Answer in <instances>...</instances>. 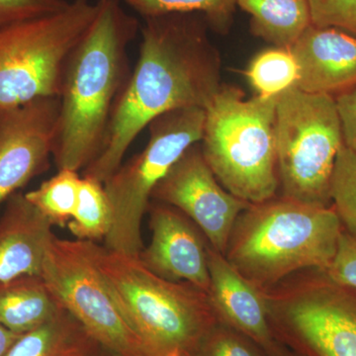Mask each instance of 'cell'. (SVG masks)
I'll return each mask as SVG.
<instances>
[{
  "label": "cell",
  "instance_id": "cell-4",
  "mask_svg": "<svg viewBox=\"0 0 356 356\" xmlns=\"http://www.w3.org/2000/svg\"><path fill=\"white\" fill-rule=\"evenodd\" d=\"M112 296L151 356L188 355L217 323L209 295L159 277L138 257L91 242Z\"/></svg>",
  "mask_w": 356,
  "mask_h": 356
},
{
  "label": "cell",
  "instance_id": "cell-5",
  "mask_svg": "<svg viewBox=\"0 0 356 356\" xmlns=\"http://www.w3.org/2000/svg\"><path fill=\"white\" fill-rule=\"evenodd\" d=\"M278 96L245 99L240 88L222 86L205 109L204 159L222 187L250 205L270 200L278 187Z\"/></svg>",
  "mask_w": 356,
  "mask_h": 356
},
{
  "label": "cell",
  "instance_id": "cell-27",
  "mask_svg": "<svg viewBox=\"0 0 356 356\" xmlns=\"http://www.w3.org/2000/svg\"><path fill=\"white\" fill-rule=\"evenodd\" d=\"M65 0H0V29L22 21L57 13L67 8Z\"/></svg>",
  "mask_w": 356,
  "mask_h": 356
},
{
  "label": "cell",
  "instance_id": "cell-10",
  "mask_svg": "<svg viewBox=\"0 0 356 356\" xmlns=\"http://www.w3.org/2000/svg\"><path fill=\"white\" fill-rule=\"evenodd\" d=\"M177 208L202 229L216 252H227L233 229L250 204L220 185L204 159L200 143L187 149L152 194Z\"/></svg>",
  "mask_w": 356,
  "mask_h": 356
},
{
  "label": "cell",
  "instance_id": "cell-6",
  "mask_svg": "<svg viewBox=\"0 0 356 356\" xmlns=\"http://www.w3.org/2000/svg\"><path fill=\"white\" fill-rule=\"evenodd\" d=\"M274 135L284 198L331 207L332 172L344 145L336 98L287 89L278 96Z\"/></svg>",
  "mask_w": 356,
  "mask_h": 356
},
{
  "label": "cell",
  "instance_id": "cell-31",
  "mask_svg": "<svg viewBox=\"0 0 356 356\" xmlns=\"http://www.w3.org/2000/svg\"><path fill=\"white\" fill-rule=\"evenodd\" d=\"M266 356H306L298 353H291L286 348H282L281 344L276 341L269 350H266Z\"/></svg>",
  "mask_w": 356,
  "mask_h": 356
},
{
  "label": "cell",
  "instance_id": "cell-24",
  "mask_svg": "<svg viewBox=\"0 0 356 356\" xmlns=\"http://www.w3.org/2000/svg\"><path fill=\"white\" fill-rule=\"evenodd\" d=\"M331 198L344 231L356 236V152L346 145L339 149L334 163Z\"/></svg>",
  "mask_w": 356,
  "mask_h": 356
},
{
  "label": "cell",
  "instance_id": "cell-28",
  "mask_svg": "<svg viewBox=\"0 0 356 356\" xmlns=\"http://www.w3.org/2000/svg\"><path fill=\"white\" fill-rule=\"evenodd\" d=\"M334 282L356 289V236L343 231L336 257L323 273Z\"/></svg>",
  "mask_w": 356,
  "mask_h": 356
},
{
  "label": "cell",
  "instance_id": "cell-8",
  "mask_svg": "<svg viewBox=\"0 0 356 356\" xmlns=\"http://www.w3.org/2000/svg\"><path fill=\"white\" fill-rule=\"evenodd\" d=\"M205 109L184 108L154 119L140 153L122 163L103 184L112 208L104 247L130 257L143 250L142 220L152 194L182 154L203 137Z\"/></svg>",
  "mask_w": 356,
  "mask_h": 356
},
{
  "label": "cell",
  "instance_id": "cell-12",
  "mask_svg": "<svg viewBox=\"0 0 356 356\" xmlns=\"http://www.w3.org/2000/svg\"><path fill=\"white\" fill-rule=\"evenodd\" d=\"M58 115V96L0 110V204L48 168Z\"/></svg>",
  "mask_w": 356,
  "mask_h": 356
},
{
  "label": "cell",
  "instance_id": "cell-19",
  "mask_svg": "<svg viewBox=\"0 0 356 356\" xmlns=\"http://www.w3.org/2000/svg\"><path fill=\"white\" fill-rule=\"evenodd\" d=\"M90 337L62 308L48 322L21 334L4 356H83L88 353L86 339Z\"/></svg>",
  "mask_w": 356,
  "mask_h": 356
},
{
  "label": "cell",
  "instance_id": "cell-1",
  "mask_svg": "<svg viewBox=\"0 0 356 356\" xmlns=\"http://www.w3.org/2000/svg\"><path fill=\"white\" fill-rule=\"evenodd\" d=\"M199 13L145 18L139 58L115 104L104 145L83 177L104 184L139 134L161 115L206 109L221 88V58Z\"/></svg>",
  "mask_w": 356,
  "mask_h": 356
},
{
  "label": "cell",
  "instance_id": "cell-9",
  "mask_svg": "<svg viewBox=\"0 0 356 356\" xmlns=\"http://www.w3.org/2000/svg\"><path fill=\"white\" fill-rule=\"evenodd\" d=\"M41 277L96 343L118 356H151L112 296L91 242L54 236Z\"/></svg>",
  "mask_w": 356,
  "mask_h": 356
},
{
  "label": "cell",
  "instance_id": "cell-15",
  "mask_svg": "<svg viewBox=\"0 0 356 356\" xmlns=\"http://www.w3.org/2000/svg\"><path fill=\"white\" fill-rule=\"evenodd\" d=\"M210 288L208 295L222 323L252 339L264 351L277 341L266 303L254 283L214 248H207Z\"/></svg>",
  "mask_w": 356,
  "mask_h": 356
},
{
  "label": "cell",
  "instance_id": "cell-14",
  "mask_svg": "<svg viewBox=\"0 0 356 356\" xmlns=\"http://www.w3.org/2000/svg\"><path fill=\"white\" fill-rule=\"evenodd\" d=\"M290 50L298 64L296 88L336 96L356 88V37L311 25Z\"/></svg>",
  "mask_w": 356,
  "mask_h": 356
},
{
  "label": "cell",
  "instance_id": "cell-2",
  "mask_svg": "<svg viewBox=\"0 0 356 356\" xmlns=\"http://www.w3.org/2000/svg\"><path fill=\"white\" fill-rule=\"evenodd\" d=\"M95 17L65 63L53 158L58 170L86 168L102 152L115 104L131 74L128 48L139 22L121 0H98Z\"/></svg>",
  "mask_w": 356,
  "mask_h": 356
},
{
  "label": "cell",
  "instance_id": "cell-22",
  "mask_svg": "<svg viewBox=\"0 0 356 356\" xmlns=\"http://www.w3.org/2000/svg\"><path fill=\"white\" fill-rule=\"evenodd\" d=\"M245 74L257 95L278 96L296 86L298 64L290 49L273 47L257 54Z\"/></svg>",
  "mask_w": 356,
  "mask_h": 356
},
{
  "label": "cell",
  "instance_id": "cell-17",
  "mask_svg": "<svg viewBox=\"0 0 356 356\" xmlns=\"http://www.w3.org/2000/svg\"><path fill=\"white\" fill-rule=\"evenodd\" d=\"M62 308L41 276L24 275L0 282V325L15 334L36 329Z\"/></svg>",
  "mask_w": 356,
  "mask_h": 356
},
{
  "label": "cell",
  "instance_id": "cell-30",
  "mask_svg": "<svg viewBox=\"0 0 356 356\" xmlns=\"http://www.w3.org/2000/svg\"><path fill=\"white\" fill-rule=\"evenodd\" d=\"M20 336L21 334L9 331L6 327L0 325V356L6 355L7 351Z\"/></svg>",
  "mask_w": 356,
  "mask_h": 356
},
{
  "label": "cell",
  "instance_id": "cell-13",
  "mask_svg": "<svg viewBox=\"0 0 356 356\" xmlns=\"http://www.w3.org/2000/svg\"><path fill=\"white\" fill-rule=\"evenodd\" d=\"M152 241L140 250L139 261L163 280L188 283L209 292L210 274L207 247L184 213L166 204L151 208Z\"/></svg>",
  "mask_w": 356,
  "mask_h": 356
},
{
  "label": "cell",
  "instance_id": "cell-11",
  "mask_svg": "<svg viewBox=\"0 0 356 356\" xmlns=\"http://www.w3.org/2000/svg\"><path fill=\"white\" fill-rule=\"evenodd\" d=\"M280 329L302 355L356 356V289L323 273L283 310Z\"/></svg>",
  "mask_w": 356,
  "mask_h": 356
},
{
  "label": "cell",
  "instance_id": "cell-29",
  "mask_svg": "<svg viewBox=\"0 0 356 356\" xmlns=\"http://www.w3.org/2000/svg\"><path fill=\"white\" fill-rule=\"evenodd\" d=\"M344 145L356 152V88L336 96Z\"/></svg>",
  "mask_w": 356,
  "mask_h": 356
},
{
  "label": "cell",
  "instance_id": "cell-16",
  "mask_svg": "<svg viewBox=\"0 0 356 356\" xmlns=\"http://www.w3.org/2000/svg\"><path fill=\"white\" fill-rule=\"evenodd\" d=\"M53 227L25 194L8 198L0 218V282L24 275L41 276L55 236Z\"/></svg>",
  "mask_w": 356,
  "mask_h": 356
},
{
  "label": "cell",
  "instance_id": "cell-21",
  "mask_svg": "<svg viewBox=\"0 0 356 356\" xmlns=\"http://www.w3.org/2000/svg\"><path fill=\"white\" fill-rule=\"evenodd\" d=\"M112 226V208L104 185L83 177L76 213L67 224L77 240L96 242L106 238Z\"/></svg>",
  "mask_w": 356,
  "mask_h": 356
},
{
  "label": "cell",
  "instance_id": "cell-26",
  "mask_svg": "<svg viewBox=\"0 0 356 356\" xmlns=\"http://www.w3.org/2000/svg\"><path fill=\"white\" fill-rule=\"evenodd\" d=\"M312 25L356 37V0H308Z\"/></svg>",
  "mask_w": 356,
  "mask_h": 356
},
{
  "label": "cell",
  "instance_id": "cell-23",
  "mask_svg": "<svg viewBox=\"0 0 356 356\" xmlns=\"http://www.w3.org/2000/svg\"><path fill=\"white\" fill-rule=\"evenodd\" d=\"M143 18L170 13H199L213 31L227 34L235 16L236 0H125Z\"/></svg>",
  "mask_w": 356,
  "mask_h": 356
},
{
  "label": "cell",
  "instance_id": "cell-7",
  "mask_svg": "<svg viewBox=\"0 0 356 356\" xmlns=\"http://www.w3.org/2000/svg\"><path fill=\"white\" fill-rule=\"evenodd\" d=\"M97 6L74 0L50 15L0 29V110L60 95L65 63Z\"/></svg>",
  "mask_w": 356,
  "mask_h": 356
},
{
  "label": "cell",
  "instance_id": "cell-18",
  "mask_svg": "<svg viewBox=\"0 0 356 356\" xmlns=\"http://www.w3.org/2000/svg\"><path fill=\"white\" fill-rule=\"evenodd\" d=\"M236 1L250 15L252 34L277 48H291L312 25L308 0Z\"/></svg>",
  "mask_w": 356,
  "mask_h": 356
},
{
  "label": "cell",
  "instance_id": "cell-20",
  "mask_svg": "<svg viewBox=\"0 0 356 356\" xmlns=\"http://www.w3.org/2000/svg\"><path fill=\"white\" fill-rule=\"evenodd\" d=\"M83 175L76 170H58L57 175L28 192L25 197L51 222L67 226L79 204Z\"/></svg>",
  "mask_w": 356,
  "mask_h": 356
},
{
  "label": "cell",
  "instance_id": "cell-32",
  "mask_svg": "<svg viewBox=\"0 0 356 356\" xmlns=\"http://www.w3.org/2000/svg\"><path fill=\"white\" fill-rule=\"evenodd\" d=\"M168 356H181L179 355V353H175V355H168Z\"/></svg>",
  "mask_w": 356,
  "mask_h": 356
},
{
  "label": "cell",
  "instance_id": "cell-25",
  "mask_svg": "<svg viewBox=\"0 0 356 356\" xmlns=\"http://www.w3.org/2000/svg\"><path fill=\"white\" fill-rule=\"evenodd\" d=\"M186 356H266V353L245 334L217 321Z\"/></svg>",
  "mask_w": 356,
  "mask_h": 356
},
{
  "label": "cell",
  "instance_id": "cell-3",
  "mask_svg": "<svg viewBox=\"0 0 356 356\" xmlns=\"http://www.w3.org/2000/svg\"><path fill=\"white\" fill-rule=\"evenodd\" d=\"M343 228L334 207L290 199L250 205L238 219L228 261L254 285L271 284L302 268L331 266Z\"/></svg>",
  "mask_w": 356,
  "mask_h": 356
}]
</instances>
